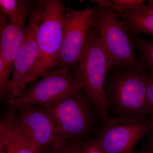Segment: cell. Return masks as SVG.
I'll return each mask as SVG.
<instances>
[{
	"mask_svg": "<svg viewBox=\"0 0 153 153\" xmlns=\"http://www.w3.org/2000/svg\"><path fill=\"white\" fill-rule=\"evenodd\" d=\"M141 74L146 88L148 117L153 120V74L143 68L141 69Z\"/></svg>",
	"mask_w": 153,
	"mask_h": 153,
	"instance_id": "cell-17",
	"label": "cell"
},
{
	"mask_svg": "<svg viewBox=\"0 0 153 153\" xmlns=\"http://www.w3.org/2000/svg\"><path fill=\"white\" fill-rule=\"evenodd\" d=\"M82 89L55 104L41 107L52 118L59 142L89 138L98 129L96 128L98 114Z\"/></svg>",
	"mask_w": 153,
	"mask_h": 153,
	"instance_id": "cell-5",
	"label": "cell"
},
{
	"mask_svg": "<svg viewBox=\"0 0 153 153\" xmlns=\"http://www.w3.org/2000/svg\"><path fill=\"white\" fill-rule=\"evenodd\" d=\"M0 8L10 22L25 27L27 14V2L23 0H0Z\"/></svg>",
	"mask_w": 153,
	"mask_h": 153,
	"instance_id": "cell-15",
	"label": "cell"
},
{
	"mask_svg": "<svg viewBox=\"0 0 153 153\" xmlns=\"http://www.w3.org/2000/svg\"><path fill=\"white\" fill-rule=\"evenodd\" d=\"M65 8L62 1H44V15L36 33L38 57L30 74L20 84L19 95L27 84L36 82L58 66L63 41Z\"/></svg>",
	"mask_w": 153,
	"mask_h": 153,
	"instance_id": "cell-1",
	"label": "cell"
},
{
	"mask_svg": "<svg viewBox=\"0 0 153 153\" xmlns=\"http://www.w3.org/2000/svg\"><path fill=\"white\" fill-rule=\"evenodd\" d=\"M73 71L104 125L111 117L104 91L108 64L94 27L88 31L84 47Z\"/></svg>",
	"mask_w": 153,
	"mask_h": 153,
	"instance_id": "cell-2",
	"label": "cell"
},
{
	"mask_svg": "<svg viewBox=\"0 0 153 153\" xmlns=\"http://www.w3.org/2000/svg\"><path fill=\"white\" fill-rule=\"evenodd\" d=\"M0 138L7 153H39L24 135L15 111L10 107L7 112L0 117Z\"/></svg>",
	"mask_w": 153,
	"mask_h": 153,
	"instance_id": "cell-12",
	"label": "cell"
},
{
	"mask_svg": "<svg viewBox=\"0 0 153 153\" xmlns=\"http://www.w3.org/2000/svg\"><path fill=\"white\" fill-rule=\"evenodd\" d=\"M148 138L143 145L145 150L153 151V129L148 135Z\"/></svg>",
	"mask_w": 153,
	"mask_h": 153,
	"instance_id": "cell-21",
	"label": "cell"
},
{
	"mask_svg": "<svg viewBox=\"0 0 153 153\" xmlns=\"http://www.w3.org/2000/svg\"><path fill=\"white\" fill-rule=\"evenodd\" d=\"M151 126L153 129V120H151Z\"/></svg>",
	"mask_w": 153,
	"mask_h": 153,
	"instance_id": "cell-25",
	"label": "cell"
},
{
	"mask_svg": "<svg viewBox=\"0 0 153 153\" xmlns=\"http://www.w3.org/2000/svg\"><path fill=\"white\" fill-rule=\"evenodd\" d=\"M82 153H105L94 139L90 138L84 142Z\"/></svg>",
	"mask_w": 153,
	"mask_h": 153,
	"instance_id": "cell-19",
	"label": "cell"
},
{
	"mask_svg": "<svg viewBox=\"0 0 153 153\" xmlns=\"http://www.w3.org/2000/svg\"><path fill=\"white\" fill-rule=\"evenodd\" d=\"M84 142L80 139H76L65 142L56 143L39 153H82Z\"/></svg>",
	"mask_w": 153,
	"mask_h": 153,
	"instance_id": "cell-16",
	"label": "cell"
},
{
	"mask_svg": "<svg viewBox=\"0 0 153 153\" xmlns=\"http://www.w3.org/2000/svg\"><path fill=\"white\" fill-rule=\"evenodd\" d=\"M93 26L92 8H65L63 41L57 68L71 73L84 47L86 34Z\"/></svg>",
	"mask_w": 153,
	"mask_h": 153,
	"instance_id": "cell-8",
	"label": "cell"
},
{
	"mask_svg": "<svg viewBox=\"0 0 153 153\" xmlns=\"http://www.w3.org/2000/svg\"><path fill=\"white\" fill-rule=\"evenodd\" d=\"M131 153H153V151L151 150H144L143 151H134Z\"/></svg>",
	"mask_w": 153,
	"mask_h": 153,
	"instance_id": "cell-24",
	"label": "cell"
},
{
	"mask_svg": "<svg viewBox=\"0 0 153 153\" xmlns=\"http://www.w3.org/2000/svg\"><path fill=\"white\" fill-rule=\"evenodd\" d=\"M90 2L96 4V5L101 6L104 8H109L114 10L118 12V9L117 6L111 0H91L89 1Z\"/></svg>",
	"mask_w": 153,
	"mask_h": 153,
	"instance_id": "cell-20",
	"label": "cell"
},
{
	"mask_svg": "<svg viewBox=\"0 0 153 153\" xmlns=\"http://www.w3.org/2000/svg\"><path fill=\"white\" fill-rule=\"evenodd\" d=\"M25 27L10 22L0 39V101L7 93L11 71L23 41Z\"/></svg>",
	"mask_w": 153,
	"mask_h": 153,
	"instance_id": "cell-11",
	"label": "cell"
},
{
	"mask_svg": "<svg viewBox=\"0 0 153 153\" xmlns=\"http://www.w3.org/2000/svg\"><path fill=\"white\" fill-rule=\"evenodd\" d=\"M127 32L138 60L143 68L153 74V40L145 39L128 29Z\"/></svg>",
	"mask_w": 153,
	"mask_h": 153,
	"instance_id": "cell-14",
	"label": "cell"
},
{
	"mask_svg": "<svg viewBox=\"0 0 153 153\" xmlns=\"http://www.w3.org/2000/svg\"><path fill=\"white\" fill-rule=\"evenodd\" d=\"M1 58H0V67H1Z\"/></svg>",
	"mask_w": 153,
	"mask_h": 153,
	"instance_id": "cell-26",
	"label": "cell"
},
{
	"mask_svg": "<svg viewBox=\"0 0 153 153\" xmlns=\"http://www.w3.org/2000/svg\"><path fill=\"white\" fill-rule=\"evenodd\" d=\"M118 15L128 29L153 39V7L141 4Z\"/></svg>",
	"mask_w": 153,
	"mask_h": 153,
	"instance_id": "cell-13",
	"label": "cell"
},
{
	"mask_svg": "<svg viewBox=\"0 0 153 153\" xmlns=\"http://www.w3.org/2000/svg\"><path fill=\"white\" fill-rule=\"evenodd\" d=\"M0 153H7L1 138H0Z\"/></svg>",
	"mask_w": 153,
	"mask_h": 153,
	"instance_id": "cell-23",
	"label": "cell"
},
{
	"mask_svg": "<svg viewBox=\"0 0 153 153\" xmlns=\"http://www.w3.org/2000/svg\"><path fill=\"white\" fill-rule=\"evenodd\" d=\"M93 26L108 60V71L143 68L127 32L116 11L96 5L92 8Z\"/></svg>",
	"mask_w": 153,
	"mask_h": 153,
	"instance_id": "cell-3",
	"label": "cell"
},
{
	"mask_svg": "<svg viewBox=\"0 0 153 153\" xmlns=\"http://www.w3.org/2000/svg\"><path fill=\"white\" fill-rule=\"evenodd\" d=\"M44 13V1H40L31 13L25 27L24 38L14 62L7 92L9 102L13 101L19 95L20 84L30 74L36 63L38 55L36 33Z\"/></svg>",
	"mask_w": 153,
	"mask_h": 153,
	"instance_id": "cell-9",
	"label": "cell"
},
{
	"mask_svg": "<svg viewBox=\"0 0 153 153\" xmlns=\"http://www.w3.org/2000/svg\"><path fill=\"white\" fill-rule=\"evenodd\" d=\"M141 69H115L108 71L105 95L108 111H111L115 117H149L146 88Z\"/></svg>",
	"mask_w": 153,
	"mask_h": 153,
	"instance_id": "cell-4",
	"label": "cell"
},
{
	"mask_svg": "<svg viewBox=\"0 0 153 153\" xmlns=\"http://www.w3.org/2000/svg\"><path fill=\"white\" fill-rule=\"evenodd\" d=\"M152 129L149 117H111L94 139L105 153H131Z\"/></svg>",
	"mask_w": 153,
	"mask_h": 153,
	"instance_id": "cell-7",
	"label": "cell"
},
{
	"mask_svg": "<svg viewBox=\"0 0 153 153\" xmlns=\"http://www.w3.org/2000/svg\"><path fill=\"white\" fill-rule=\"evenodd\" d=\"M114 3L117 6L118 14H120L124 11L131 9L137 5L143 4L146 1L142 0H113Z\"/></svg>",
	"mask_w": 153,
	"mask_h": 153,
	"instance_id": "cell-18",
	"label": "cell"
},
{
	"mask_svg": "<svg viewBox=\"0 0 153 153\" xmlns=\"http://www.w3.org/2000/svg\"><path fill=\"white\" fill-rule=\"evenodd\" d=\"M16 115L19 127L26 138L40 153L59 142L49 115L41 107L19 108Z\"/></svg>",
	"mask_w": 153,
	"mask_h": 153,
	"instance_id": "cell-10",
	"label": "cell"
},
{
	"mask_svg": "<svg viewBox=\"0 0 153 153\" xmlns=\"http://www.w3.org/2000/svg\"><path fill=\"white\" fill-rule=\"evenodd\" d=\"M6 16L0 8V39L3 31L8 25Z\"/></svg>",
	"mask_w": 153,
	"mask_h": 153,
	"instance_id": "cell-22",
	"label": "cell"
},
{
	"mask_svg": "<svg viewBox=\"0 0 153 153\" xmlns=\"http://www.w3.org/2000/svg\"><path fill=\"white\" fill-rule=\"evenodd\" d=\"M82 88L74 74L57 68L23 89L13 101L9 102V106L15 111L23 107L48 106L74 95Z\"/></svg>",
	"mask_w": 153,
	"mask_h": 153,
	"instance_id": "cell-6",
	"label": "cell"
}]
</instances>
